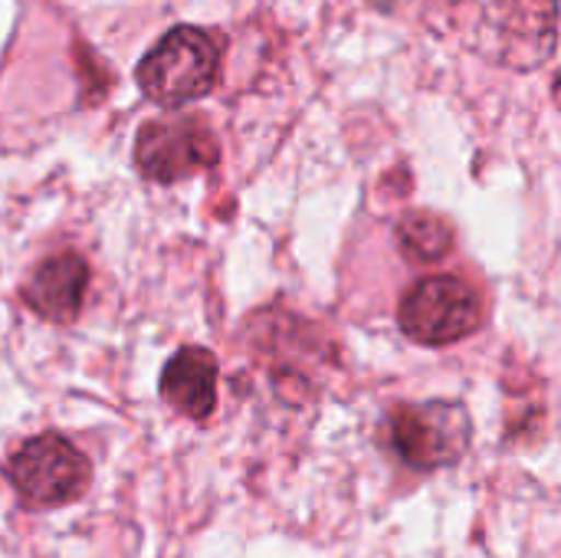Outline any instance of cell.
Returning a JSON list of instances; mask_svg holds the SVG:
<instances>
[{"label":"cell","instance_id":"obj_1","mask_svg":"<svg viewBox=\"0 0 561 558\" xmlns=\"http://www.w3.org/2000/svg\"><path fill=\"white\" fill-rule=\"evenodd\" d=\"M220 76V49L197 26L168 30L138 62V86L158 105H184L207 95Z\"/></svg>","mask_w":561,"mask_h":558},{"label":"cell","instance_id":"obj_9","mask_svg":"<svg viewBox=\"0 0 561 558\" xmlns=\"http://www.w3.org/2000/svg\"><path fill=\"white\" fill-rule=\"evenodd\" d=\"M398 243L411 263H437L450 253L454 230L444 217L414 210V214H404V220L398 224Z\"/></svg>","mask_w":561,"mask_h":558},{"label":"cell","instance_id":"obj_4","mask_svg":"<svg viewBox=\"0 0 561 558\" xmlns=\"http://www.w3.org/2000/svg\"><path fill=\"white\" fill-rule=\"evenodd\" d=\"M559 10L556 0H490L483 13L486 49L516 66L533 69L556 49Z\"/></svg>","mask_w":561,"mask_h":558},{"label":"cell","instance_id":"obj_7","mask_svg":"<svg viewBox=\"0 0 561 558\" xmlns=\"http://www.w3.org/2000/svg\"><path fill=\"white\" fill-rule=\"evenodd\" d=\"M85 286H89L85 260L76 253H56L46 263H39V270L30 276L23 299L36 316L49 322H69L82 309Z\"/></svg>","mask_w":561,"mask_h":558},{"label":"cell","instance_id":"obj_6","mask_svg":"<svg viewBox=\"0 0 561 558\" xmlns=\"http://www.w3.org/2000/svg\"><path fill=\"white\" fill-rule=\"evenodd\" d=\"M217 141L210 128L197 118L174 115L141 125L135 158L145 178L171 184L181 178H191L217 161Z\"/></svg>","mask_w":561,"mask_h":558},{"label":"cell","instance_id":"obj_3","mask_svg":"<svg viewBox=\"0 0 561 558\" xmlns=\"http://www.w3.org/2000/svg\"><path fill=\"white\" fill-rule=\"evenodd\" d=\"M480 319H483V306L477 289L457 276L417 280L398 306V322L404 335L417 345H434V349L467 339L470 332L480 329Z\"/></svg>","mask_w":561,"mask_h":558},{"label":"cell","instance_id":"obj_5","mask_svg":"<svg viewBox=\"0 0 561 558\" xmlns=\"http://www.w3.org/2000/svg\"><path fill=\"white\" fill-rule=\"evenodd\" d=\"M10 480L33 506H62L85 493L89 460L62 437L43 434L26 441L10 460Z\"/></svg>","mask_w":561,"mask_h":558},{"label":"cell","instance_id":"obj_8","mask_svg":"<svg viewBox=\"0 0 561 558\" xmlns=\"http://www.w3.org/2000/svg\"><path fill=\"white\" fill-rule=\"evenodd\" d=\"M161 395L181 414L204 421L217 405V358L207 349H181L161 375Z\"/></svg>","mask_w":561,"mask_h":558},{"label":"cell","instance_id":"obj_2","mask_svg":"<svg viewBox=\"0 0 561 558\" xmlns=\"http://www.w3.org/2000/svg\"><path fill=\"white\" fill-rule=\"evenodd\" d=\"M388 441L411 470H444L470 451L473 424L457 401L401 405L388 421Z\"/></svg>","mask_w":561,"mask_h":558}]
</instances>
